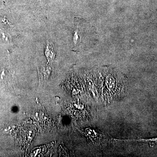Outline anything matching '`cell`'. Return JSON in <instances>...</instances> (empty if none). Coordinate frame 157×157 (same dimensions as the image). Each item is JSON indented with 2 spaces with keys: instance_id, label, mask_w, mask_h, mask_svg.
Segmentation results:
<instances>
[{
  "instance_id": "obj_1",
  "label": "cell",
  "mask_w": 157,
  "mask_h": 157,
  "mask_svg": "<svg viewBox=\"0 0 157 157\" xmlns=\"http://www.w3.org/2000/svg\"><path fill=\"white\" fill-rule=\"evenodd\" d=\"M86 135L91 140L98 145H102L109 140V137L97 129L89 128L86 130Z\"/></svg>"
},
{
  "instance_id": "obj_2",
  "label": "cell",
  "mask_w": 157,
  "mask_h": 157,
  "mask_svg": "<svg viewBox=\"0 0 157 157\" xmlns=\"http://www.w3.org/2000/svg\"><path fill=\"white\" fill-rule=\"evenodd\" d=\"M45 54L48 59V62L52 61L55 58V52L54 50L52 45L48 42L47 43V46H46Z\"/></svg>"
},
{
  "instance_id": "obj_3",
  "label": "cell",
  "mask_w": 157,
  "mask_h": 157,
  "mask_svg": "<svg viewBox=\"0 0 157 157\" xmlns=\"http://www.w3.org/2000/svg\"><path fill=\"white\" fill-rule=\"evenodd\" d=\"M128 141H133V142H143L148 144L150 146L153 147L157 144V137H152V138H138L137 139H128Z\"/></svg>"
}]
</instances>
